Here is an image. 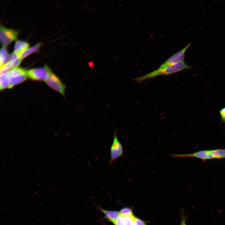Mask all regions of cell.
<instances>
[{
    "instance_id": "obj_1",
    "label": "cell",
    "mask_w": 225,
    "mask_h": 225,
    "mask_svg": "<svg viewBox=\"0 0 225 225\" xmlns=\"http://www.w3.org/2000/svg\"><path fill=\"white\" fill-rule=\"evenodd\" d=\"M191 68V66L187 64L184 61H183L163 68H158L146 74L136 78L134 80L138 82H141L147 79L157 76L168 75Z\"/></svg>"
},
{
    "instance_id": "obj_2",
    "label": "cell",
    "mask_w": 225,
    "mask_h": 225,
    "mask_svg": "<svg viewBox=\"0 0 225 225\" xmlns=\"http://www.w3.org/2000/svg\"><path fill=\"white\" fill-rule=\"evenodd\" d=\"M174 158H193L205 160L225 158V149L204 150L188 154H171Z\"/></svg>"
},
{
    "instance_id": "obj_3",
    "label": "cell",
    "mask_w": 225,
    "mask_h": 225,
    "mask_svg": "<svg viewBox=\"0 0 225 225\" xmlns=\"http://www.w3.org/2000/svg\"><path fill=\"white\" fill-rule=\"evenodd\" d=\"M7 73L9 78V88H12L14 86L23 82L28 77L27 70L18 67L12 69Z\"/></svg>"
},
{
    "instance_id": "obj_4",
    "label": "cell",
    "mask_w": 225,
    "mask_h": 225,
    "mask_svg": "<svg viewBox=\"0 0 225 225\" xmlns=\"http://www.w3.org/2000/svg\"><path fill=\"white\" fill-rule=\"evenodd\" d=\"M53 72L47 65L43 67L33 68L27 70L28 77L38 81H45Z\"/></svg>"
},
{
    "instance_id": "obj_5",
    "label": "cell",
    "mask_w": 225,
    "mask_h": 225,
    "mask_svg": "<svg viewBox=\"0 0 225 225\" xmlns=\"http://www.w3.org/2000/svg\"><path fill=\"white\" fill-rule=\"evenodd\" d=\"M123 156L122 145L119 140L117 132L114 129L113 140L110 149V159L109 162V165H111L118 158Z\"/></svg>"
},
{
    "instance_id": "obj_6",
    "label": "cell",
    "mask_w": 225,
    "mask_h": 225,
    "mask_svg": "<svg viewBox=\"0 0 225 225\" xmlns=\"http://www.w3.org/2000/svg\"><path fill=\"white\" fill-rule=\"evenodd\" d=\"M18 33V31L8 28L2 25H1L0 39L2 46L6 47L15 40Z\"/></svg>"
},
{
    "instance_id": "obj_7",
    "label": "cell",
    "mask_w": 225,
    "mask_h": 225,
    "mask_svg": "<svg viewBox=\"0 0 225 225\" xmlns=\"http://www.w3.org/2000/svg\"><path fill=\"white\" fill-rule=\"evenodd\" d=\"M191 44L188 43L183 49L174 53L163 63L158 68H162L179 62L184 61L185 54L187 50L190 47Z\"/></svg>"
},
{
    "instance_id": "obj_8",
    "label": "cell",
    "mask_w": 225,
    "mask_h": 225,
    "mask_svg": "<svg viewBox=\"0 0 225 225\" xmlns=\"http://www.w3.org/2000/svg\"><path fill=\"white\" fill-rule=\"evenodd\" d=\"M45 82L50 88L60 93L64 97H65L66 86L53 73L50 75Z\"/></svg>"
},
{
    "instance_id": "obj_9",
    "label": "cell",
    "mask_w": 225,
    "mask_h": 225,
    "mask_svg": "<svg viewBox=\"0 0 225 225\" xmlns=\"http://www.w3.org/2000/svg\"><path fill=\"white\" fill-rule=\"evenodd\" d=\"M29 44L27 42L21 40L17 41L14 45V52L20 55L29 48Z\"/></svg>"
},
{
    "instance_id": "obj_10",
    "label": "cell",
    "mask_w": 225,
    "mask_h": 225,
    "mask_svg": "<svg viewBox=\"0 0 225 225\" xmlns=\"http://www.w3.org/2000/svg\"><path fill=\"white\" fill-rule=\"evenodd\" d=\"M100 210L104 214L105 218L113 223L120 215L119 212L116 210H107L102 209Z\"/></svg>"
},
{
    "instance_id": "obj_11",
    "label": "cell",
    "mask_w": 225,
    "mask_h": 225,
    "mask_svg": "<svg viewBox=\"0 0 225 225\" xmlns=\"http://www.w3.org/2000/svg\"><path fill=\"white\" fill-rule=\"evenodd\" d=\"M9 55L6 47L2 46L0 51V68L3 66L9 61Z\"/></svg>"
},
{
    "instance_id": "obj_12",
    "label": "cell",
    "mask_w": 225,
    "mask_h": 225,
    "mask_svg": "<svg viewBox=\"0 0 225 225\" xmlns=\"http://www.w3.org/2000/svg\"><path fill=\"white\" fill-rule=\"evenodd\" d=\"M42 45L41 43H38L30 48H28L20 55V58L22 60L30 54L37 52Z\"/></svg>"
},
{
    "instance_id": "obj_13",
    "label": "cell",
    "mask_w": 225,
    "mask_h": 225,
    "mask_svg": "<svg viewBox=\"0 0 225 225\" xmlns=\"http://www.w3.org/2000/svg\"><path fill=\"white\" fill-rule=\"evenodd\" d=\"M9 83V78L7 72L0 74V90L8 88Z\"/></svg>"
},
{
    "instance_id": "obj_14",
    "label": "cell",
    "mask_w": 225,
    "mask_h": 225,
    "mask_svg": "<svg viewBox=\"0 0 225 225\" xmlns=\"http://www.w3.org/2000/svg\"><path fill=\"white\" fill-rule=\"evenodd\" d=\"M120 215L128 216L133 214L132 209L128 207H124L122 208L119 212Z\"/></svg>"
},
{
    "instance_id": "obj_15",
    "label": "cell",
    "mask_w": 225,
    "mask_h": 225,
    "mask_svg": "<svg viewBox=\"0 0 225 225\" xmlns=\"http://www.w3.org/2000/svg\"><path fill=\"white\" fill-rule=\"evenodd\" d=\"M187 217L185 215L184 210L182 209L181 212V222L180 225H187L186 223Z\"/></svg>"
},
{
    "instance_id": "obj_16",
    "label": "cell",
    "mask_w": 225,
    "mask_h": 225,
    "mask_svg": "<svg viewBox=\"0 0 225 225\" xmlns=\"http://www.w3.org/2000/svg\"><path fill=\"white\" fill-rule=\"evenodd\" d=\"M134 225H146L145 222L142 220L137 218H136Z\"/></svg>"
},
{
    "instance_id": "obj_17",
    "label": "cell",
    "mask_w": 225,
    "mask_h": 225,
    "mask_svg": "<svg viewBox=\"0 0 225 225\" xmlns=\"http://www.w3.org/2000/svg\"><path fill=\"white\" fill-rule=\"evenodd\" d=\"M219 113L221 119L225 123V107L222 108L220 110Z\"/></svg>"
}]
</instances>
